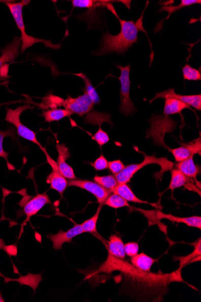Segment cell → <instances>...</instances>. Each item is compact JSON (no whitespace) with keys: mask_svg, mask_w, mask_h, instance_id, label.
<instances>
[{"mask_svg":"<svg viewBox=\"0 0 201 302\" xmlns=\"http://www.w3.org/2000/svg\"><path fill=\"white\" fill-rule=\"evenodd\" d=\"M107 6L118 18L121 24V30L116 35H111L109 31L103 35L99 49L93 53L97 56L112 53L125 54L132 45L137 43L139 30L145 31L142 25L143 14L136 22L132 20L126 21L119 17L111 4L109 3Z\"/></svg>","mask_w":201,"mask_h":302,"instance_id":"1","label":"cell"},{"mask_svg":"<svg viewBox=\"0 0 201 302\" xmlns=\"http://www.w3.org/2000/svg\"><path fill=\"white\" fill-rule=\"evenodd\" d=\"M30 2L29 1H22L19 3H5L15 21L18 29L21 32V37L20 38L22 41L21 53H24L28 48L33 46L34 45L37 43H43L45 47L50 48L52 49H59L60 45L54 44L51 43V41L40 39V38L30 36V35L26 33L23 17H22V9H23L24 6L27 5L28 3Z\"/></svg>","mask_w":201,"mask_h":302,"instance_id":"2","label":"cell"},{"mask_svg":"<svg viewBox=\"0 0 201 302\" xmlns=\"http://www.w3.org/2000/svg\"><path fill=\"white\" fill-rule=\"evenodd\" d=\"M142 153L144 155V160L142 162L126 166L121 173L115 175L118 184H127L130 182L136 173L148 165L157 164L161 167L160 172L158 173V178L162 176L164 173L173 169L174 163L169 160L166 157H157L154 155L149 156Z\"/></svg>","mask_w":201,"mask_h":302,"instance_id":"3","label":"cell"},{"mask_svg":"<svg viewBox=\"0 0 201 302\" xmlns=\"http://www.w3.org/2000/svg\"><path fill=\"white\" fill-rule=\"evenodd\" d=\"M117 68L121 70V76L118 79L121 82V88L120 91L121 95V106L119 107V111L122 114L129 116L134 114L137 109H136L134 103L130 98V85L131 82L129 79V72H130V65L126 66L117 65Z\"/></svg>","mask_w":201,"mask_h":302,"instance_id":"4","label":"cell"},{"mask_svg":"<svg viewBox=\"0 0 201 302\" xmlns=\"http://www.w3.org/2000/svg\"><path fill=\"white\" fill-rule=\"evenodd\" d=\"M31 108L30 106L28 105L21 106V107H19L15 109L8 108L5 120L8 121V123L12 124L17 128V133L19 136L42 147L40 143L39 142L37 139L35 131L24 126L20 120V117L22 112Z\"/></svg>","mask_w":201,"mask_h":302,"instance_id":"5","label":"cell"},{"mask_svg":"<svg viewBox=\"0 0 201 302\" xmlns=\"http://www.w3.org/2000/svg\"><path fill=\"white\" fill-rule=\"evenodd\" d=\"M94 104L91 99L85 92L82 95L76 98L71 97L68 96L66 99H63V107L80 117L89 113L93 108Z\"/></svg>","mask_w":201,"mask_h":302,"instance_id":"6","label":"cell"},{"mask_svg":"<svg viewBox=\"0 0 201 302\" xmlns=\"http://www.w3.org/2000/svg\"><path fill=\"white\" fill-rule=\"evenodd\" d=\"M41 149L46 156L47 162L52 168V172L47 177V183L50 185L51 188L59 192L60 195H62L67 188L68 182L59 171L57 163L51 158L45 148L42 147Z\"/></svg>","mask_w":201,"mask_h":302,"instance_id":"7","label":"cell"},{"mask_svg":"<svg viewBox=\"0 0 201 302\" xmlns=\"http://www.w3.org/2000/svg\"><path fill=\"white\" fill-rule=\"evenodd\" d=\"M68 186H75L84 189L91 193L96 198L99 205H103L112 192L103 187L95 182L87 180L73 179L68 182Z\"/></svg>","mask_w":201,"mask_h":302,"instance_id":"8","label":"cell"},{"mask_svg":"<svg viewBox=\"0 0 201 302\" xmlns=\"http://www.w3.org/2000/svg\"><path fill=\"white\" fill-rule=\"evenodd\" d=\"M82 233H84V232L82 226L80 224H76L66 232L59 230L57 234H48V238L53 243V248L59 250L62 249L64 243H72L74 237Z\"/></svg>","mask_w":201,"mask_h":302,"instance_id":"9","label":"cell"},{"mask_svg":"<svg viewBox=\"0 0 201 302\" xmlns=\"http://www.w3.org/2000/svg\"><path fill=\"white\" fill-rule=\"evenodd\" d=\"M51 204V200L46 194H40L35 196L24 205L23 211L27 217L24 223L22 224L21 232L23 230V227L26 223L30 220L31 217L37 215L45 205Z\"/></svg>","mask_w":201,"mask_h":302,"instance_id":"10","label":"cell"},{"mask_svg":"<svg viewBox=\"0 0 201 302\" xmlns=\"http://www.w3.org/2000/svg\"><path fill=\"white\" fill-rule=\"evenodd\" d=\"M173 98L179 99V100L185 103L189 107H192L196 110H201V95H183L177 94L175 92L174 89H170L167 91H164L159 93H157L155 95V97L150 102L154 101L157 98Z\"/></svg>","mask_w":201,"mask_h":302,"instance_id":"11","label":"cell"},{"mask_svg":"<svg viewBox=\"0 0 201 302\" xmlns=\"http://www.w3.org/2000/svg\"><path fill=\"white\" fill-rule=\"evenodd\" d=\"M58 152L57 165L59 171L66 179L73 180L76 179L74 170L66 162V159L70 156L69 150L64 144H57Z\"/></svg>","mask_w":201,"mask_h":302,"instance_id":"12","label":"cell"},{"mask_svg":"<svg viewBox=\"0 0 201 302\" xmlns=\"http://www.w3.org/2000/svg\"><path fill=\"white\" fill-rule=\"evenodd\" d=\"M22 41L20 38H14L12 43L5 47L2 51V56L0 57V68L6 63L12 62L17 58L20 54Z\"/></svg>","mask_w":201,"mask_h":302,"instance_id":"13","label":"cell"},{"mask_svg":"<svg viewBox=\"0 0 201 302\" xmlns=\"http://www.w3.org/2000/svg\"><path fill=\"white\" fill-rule=\"evenodd\" d=\"M156 216L160 220L166 219L172 221V222L183 223L189 227H196L199 229H201V218L199 216L180 217L174 216L171 214H164L160 211L157 212Z\"/></svg>","mask_w":201,"mask_h":302,"instance_id":"14","label":"cell"},{"mask_svg":"<svg viewBox=\"0 0 201 302\" xmlns=\"http://www.w3.org/2000/svg\"><path fill=\"white\" fill-rule=\"evenodd\" d=\"M194 155H191L183 161L178 162L176 165V169L179 170L183 174L190 179H195L200 172V167L194 163Z\"/></svg>","mask_w":201,"mask_h":302,"instance_id":"15","label":"cell"},{"mask_svg":"<svg viewBox=\"0 0 201 302\" xmlns=\"http://www.w3.org/2000/svg\"><path fill=\"white\" fill-rule=\"evenodd\" d=\"M108 251L110 255L116 258L124 259L126 254L125 244L121 238L116 234H112L109 237L108 242Z\"/></svg>","mask_w":201,"mask_h":302,"instance_id":"16","label":"cell"},{"mask_svg":"<svg viewBox=\"0 0 201 302\" xmlns=\"http://www.w3.org/2000/svg\"><path fill=\"white\" fill-rule=\"evenodd\" d=\"M155 261L156 260L144 253L138 254V255L131 257V264L135 267L145 272H151L152 266Z\"/></svg>","mask_w":201,"mask_h":302,"instance_id":"17","label":"cell"},{"mask_svg":"<svg viewBox=\"0 0 201 302\" xmlns=\"http://www.w3.org/2000/svg\"><path fill=\"white\" fill-rule=\"evenodd\" d=\"M112 192L113 193L121 196V197L124 198L125 200L128 202H130L136 204L151 205L147 202L142 200L141 199L139 198L137 196L134 194V192H132L131 189L129 188L128 185L126 184H118Z\"/></svg>","mask_w":201,"mask_h":302,"instance_id":"18","label":"cell"},{"mask_svg":"<svg viewBox=\"0 0 201 302\" xmlns=\"http://www.w3.org/2000/svg\"><path fill=\"white\" fill-rule=\"evenodd\" d=\"M189 105L176 98H165L164 115H168L180 114L184 109H189Z\"/></svg>","mask_w":201,"mask_h":302,"instance_id":"19","label":"cell"},{"mask_svg":"<svg viewBox=\"0 0 201 302\" xmlns=\"http://www.w3.org/2000/svg\"><path fill=\"white\" fill-rule=\"evenodd\" d=\"M73 112L66 109H53L43 112L45 121L51 123L53 121H57L61 119L70 117Z\"/></svg>","mask_w":201,"mask_h":302,"instance_id":"20","label":"cell"},{"mask_svg":"<svg viewBox=\"0 0 201 302\" xmlns=\"http://www.w3.org/2000/svg\"><path fill=\"white\" fill-rule=\"evenodd\" d=\"M187 177L177 169L171 170V181L169 189L174 191L178 188L182 187L187 184Z\"/></svg>","mask_w":201,"mask_h":302,"instance_id":"21","label":"cell"},{"mask_svg":"<svg viewBox=\"0 0 201 302\" xmlns=\"http://www.w3.org/2000/svg\"><path fill=\"white\" fill-rule=\"evenodd\" d=\"M74 75L79 77L82 78L85 83L86 92L87 94L89 95V98L94 104H99L100 102V98L98 92L95 90V88L93 87L91 82L88 78L83 73L74 74Z\"/></svg>","mask_w":201,"mask_h":302,"instance_id":"22","label":"cell"},{"mask_svg":"<svg viewBox=\"0 0 201 302\" xmlns=\"http://www.w3.org/2000/svg\"><path fill=\"white\" fill-rule=\"evenodd\" d=\"M93 181L112 192L118 184L117 180H116L115 177L111 175L105 176H96L93 178Z\"/></svg>","mask_w":201,"mask_h":302,"instance_id":"23","label":"cell"},{"mask_svg":"<svg viewBox=\"0 0 201 302\" xmlns=\"http://www.w3.org/2000/svg\"><path fill=\"white\" fill-rule=\"evenodd\" d=\"M102 207L103 205H99L95 214L92 217L89 218V219L87 220L82 224H81L84 233H97L96 224L97 221L98 220Z\"/></svg>","mask_w":201,"mask_h":302,"instance_id":"24","label":"cell"},{"mask_svg":"<svg viewBox=\"0 0 201 302\" xmlns=\"http://www.w3.org/2000/svg\"><path fill=\"white\" fill-rule=\"evenodd\" d=\"M106 206L113 209H119L123 207H129L128 202L121 196L114 193L110 194L105 202Z\"/></svg>","mask_w":201,"mask_h":302,"instance_id":"25","label":"cell"},{"mask_svg":"<svg viewBox=\"0 0 201 302\" xmlns=\"http://www.w3.org/2000/svg\"><path fill=\"white\" fill-rule=\"evenodd\" d=\"M194 250L192 253L189 254L186 256L178 257V260L180 261V269H182L183 266L188 264V263H191L194 258L196 257L200 256L201 255V242L200 239L198 240V242L193 244Z\"/></svg>","mask_w":201,"mask_h":302,"instance_id":"26","label":"cell"},{"mask_svg":"<svg viewBox=\"0 0 201 302\" xmlns=\"http://www.w3.org/2000/svg\"><path fill=\"white\" fill-rule=\"evenodd\" d=\"M1 276L5 278V283H8L10 281H17L19 283H20L21 285H27L30 286V287L34 289V290H36V288L38 287V284L34 282V279L41 278V275H34L31 274H28L25 276H21L20 278L15 279L6 278L5 276L2 275Z\"/></svg>","mask_w":201,"mask_h":302,"instance_id":"27","label":"cell"},{"mask_svg":"<svg viewBox=\"0 0 201 302\" xmlns=\"http://www.w3.org/2000/svg\"><path fill=\"white\" fill-rule=\"evenodd\" d=\"M200 0H182L181 1V3L179 5L176 6H163L160 10V12L161 11H166L169 13V15L166 19L170 17V16L173 13L177 12V11L180 10V9L187 6L193 5L195 4H200Z\"/></svg>","mask_w":201,"mask_h":302,"instance_id":"28","label":"cell"},{"mask_svg":"<svg viewBox=\"0 0 201 302\" xmlns=\"http://www.w3.org/2000/svg\"><path fill=\"white\" fill-rule=\"evenodd\" d=\"M73 8H92L99 7L103 5L109 4V1H94V0H73Z\"/></svg>","mask_w":201,"mask_h":302,"instance_id":"29","label":"cell"},{"mask_svg":"<svg viewBox=\"0 0 201 302\" xmlns=\"http://www.w3.org/2000/svg\"><path fill=\"white\" fill-rule=\"evenodd\" d=\"M183 78L184 80H193V81H197V80H201L200 72L198 70L192 68L189 64H186L183 69Z\"/></svg>","mask_w":201,"mask_h":302,"instance_id":"30","label":"cell"},{"mask_svg":"<svg viewBox=\"0 0 201 302\" xmlns=\"http://www.w3.org/2000/svg\"><path fill=\"white\" fill-rule=\"evenodd\" d=\"M168 149L173 154L177 162L183 161L184 160L187 159L191 155H192L186 147L183 146H181L177 149H171L168 148Z\"/></svg>","mask_w":201,"mask_h":302,"instance_id":"31","label":"cell"},{"mask_svg":"<svg viewBox=\"0 0 201 302\" xmlns=\"http://www.w3.org/2000/svg\"><path fill=\"white\" fill-rule=\"evenodd\" d=\"M6 137H11L14 138L15 137V131L13 129H8L7 130H0V157H3L6 160L9 164L8 155L9 153L6 152L3 149V140Z\"/></svg>","mask_w":201,"mask_h":302,"instance_id":"32","label":"cell"},{"mask_svg":"<svg viewBox=\"0 0 201 302\" xmlns=\"http://www.w3.org/2000/svg\"><path fill=\"white\" fill-rule=\"evenodd\" d=\"M181 146L186 147L190 151L191 154L193 155L196 154H198L199 156L201 155L200 137L198 139L191 141L189 143H181Z\"/></svg>","mask_w":201,"mask_h":302,"instance_id":"33","label":"cell"},{"mask_svg":"<svg viewBox=\"0 0 201 302\" xmlns=\"http://www.w3.org/2000/svg\"><path fill=\"white\" fill-rule=\"evenodd\" d=\"M92 140L95 141L98 145L100 147L105 145L108 143L110 138L108 134L104 131L102 127H99L95 135L92 137Z\"/></svg>","mask_w":201,"mask_h":302,"instance_id":"34","label":"cell"},{"mask_svg":"<svg viewBox=\"0 0 201 302\" xmlns=\"http://www.w3.org/2000/svg\"><path fill=\"white\" fill-rule=\"evenodd\" d=\"M94 169L96 171H103L109 168V162L106 157L103 155H100L98 159H96L95 161L90 163Z\"/></svg>","mask_w":201,"mask_h":302,"instance_id":"35","label":"cell"},{"mask_svg":"<svg viewBox=\"0 0 201 302\" xmlns=\"http://www.w3.org/2000/svg\"><path fill=\"white\" fill-rule=\"evenodd\" d=\"M109 169L113 175H117L125 169V166L121 160H115L109 162Z\"/></svg>","mask_w":201,"mask_h":302,"instance_id":"36","label":"cell"},{"mask_svg":"<svg viewBox=\"0 0 201 302\" xmlns=\"http://www.w3.org/2000/svg\"><path fill=\"white\" fill-rule=\"evenodd\" d=\"M139 246L137 243L130 242L125 245V252L126 255L129 257L135 256L139 253Z\"/></svg>","mask_w":201,"mask_h":302,"instance_id":"37","label":"cell"},{"mask_svg":"<svg viewBox=\"0 0 201 302\" xmlns=\"http://www.w3.org/2000/svg\"><path fill=\"white\" fill-rule=\"evenodd\" d=\"M6 65V64H5ZM5 65H3L1 68H0V76L2 77V78H5V77L8 76V71H9V65L6 67L5 69Z\"/></svg>","mask_w":201,"mask_h":302,"instance_id":"38","label":"cell"},{"mask_svg":"<svg viewBox=\"0 0 201 302\" xmlns=\"http://www.w3.org/2000/svg\"><path fill=\"white\" fill-rule=\"evenodd\" d=\"M8 249V246H6L4 241L0 239V249L5 250V251L7 252Z\"/></svg>","mask_w":201,"mask_h":302,"instance_id":"39","label":"cell"},{"mask_svg":"<svg viewBox=\"0 0 201 302\" xmlns=\"http://www.w3.org/2000/svg\"><path fill=\"white\" fill-rule=\"evenodd\" d=\"M5 299L3 298L1 292H0V302H4Z\"/></svg>","mask_w":201,"mask_h":302,"instance_id":"40","label":"cell"},{"mask_svg":"<svg viewBox=\"0 0 201 302\" xmlns=\"http://www.w3.org/2000/svg\"><path fill=\"white\" fill-rule=\"evenodd\" d=\"M2 275L1 273H0V275Z\"/></svg>","mask_w":201,"mask_h":302,"instance_id":"41","label":"cell"}]
</instances>
